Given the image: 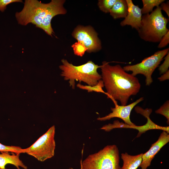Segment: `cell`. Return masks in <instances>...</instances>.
<instances>
[{
  "label": "cell",
  "mask_w": 169,
  "mask_h": 169,
  "mask_svg": "<svg viewBox=\"0 0 169 169\" xmlns=\"http://www.w3.org/2000/svg\"><path fill=\"white\" fill-rule=\"evenodd\" d=\"M117 0H99L98 5L100 9L103 12L109 13L110 10Z\"/></svg>",
  "instance_id": "cell-19"
},
{
  "label": "cell",
  "mask_w": 169,
  "mask_h": 169,
  "mask_svg": "<svg viewBox=\"0 0 169 169\" xmlns=\"http://www.w3.org/2000/svg\"><path fill=\"white\" fill-rule=\"evenodd\" d=\"M169 141L168 133L163 131L158 140L151 145L148 151L143 154L142 162L139 166L141 169H146L150 166L151 161L156 154Z\"/></svg>",
  "instance_id": "cell-11"
},
{
  "label": "cell",
  "mask_w": 169,
  "mask_h": 169,
  "mask_svg": "<svg viewBox=\"0 0 169 169\" xmlns=\"http://www.w3.org/2000/svg\"><path fill=\"white\" fill-rule=\"evenodd\" d=\"M158 45L159 48H162L166 47L169 43V31L164 35L160 40Z\"/></svg>",
  "instance_id": "cell-25"
},
{
  "label": "cell",
  "mask_w": 169,
  "mask_h": 169,
  "mask_svg": "<svg viewBox=\"0 0 169 169\" xmlns=\"http://www.w3.org/2000/svg\"><path fill=\"white\" fill-rule=\"evenodd\" d=\"M169 19L162 14L159 6L149 13L142 15L141 24L137 31L140 37L144 41L159 42L169 30L167 28Z\"/></svg>",
  "instance_id": "cell-3"
},
{
  "label": "cell",
  "mask_w": 169,
  "mask_h": 169,
  "mask_svg": "<svg viewBox=\"0 0 169 169\" xmlns=\"http://www.w3.org/2000/svg\"><path fill=\"white\" fill-rule=\"evenodd\" d=\"M135 110L137 113H139L145 117L147 119L146 123L142 126L129 125L120 122L119 120H116L114 121L113 124H109L102 127L101 129L106 131H109L115 128H131L136 129L138 131L136 138L140 137L142 134L145 133L149 130L158 129L163 130L169 132V126H159L153 122L150 119V115L152 112V110L150 109H144L141 107L137 106L135 108Z\"/></svg>",
  "instance_id": "cell-8"
},
{
  "label": "cell",
  "mask_w": 169,
  "mask_h": 169,
  "mask_svg": "<svg viewBox=\"0 0 169 169\" xmlns=\"http://www.w3.org/2000/svg\"><path fill=\"white\" fill-rule=\"evenodd\" d=\"M82 160V159L80 161V169H82V166L81 164V161ZM70 169H73L72 168H70Z\"/></svg>",
  "instance_id": "cell-28"
},
{
  "label": "cell",
  "mask_w": 169,
  "mask_h": 169,
  "mask_svg": "<svg viewBox=\"0 0 169 169\" xmlns=\"http://www.w3.org/2000/svg\"><path fill=\"white\" fill-rule=\"evenodd\" d=\"M64 0H52L43 30L48 35L52 36L54 33L51 25L52 19L55 16L64 14L67 11L63 6Z\"/></svg>",
  "instance_id": "cell-13"
},
{
  "label": "cell",
  "mask_w": 169,
  "mask_h": 169,
  "mask_svg": "<svg viewBox=\"0 0 169 169\" xmlns=\"http://www.w3.org/2000/svg\"><path fill=\"white\" fill-rule=\"evenodd\" d=\"M76 86L80 89L87 90L88 92H95L103 93L107 95L106 93L103 90L104 84L102 80L101 79L100 80L96 85L93 86L83 85L80 83H78Z\"/></svg>",
  "instance_id": "cell-18"
},
{
  "label": "cell",
  "mask_w": 169,
  "mask_h": 169,
  "mask_svg": "<svg viewBox=\"0 0 169 169\" xmlns=\"http://www.w3.org/2000/svg\"><path fill=\"white\" fill-rule=\"evenodd\" d=\"M160 7L161 10L164 11L169 17V2L167 1L166 3L163 2L160 5Z\"/></svg>",
  "instance_id": "cell-26"
},
{
  "label": "cell",
  "mask_w": 169,
  "mask_h": 169,
  "mask_svg": "<svg viewBox=\"0 0 169 169\" xmlns=\"http://www.w3.org/2000/svg\"><path fill=\"white\" fill-rule=\"evenodd\" d=\"M23 149L21 147L15 146H7L0 143V151H8L14 153L16 154L22 153Z\"/></svg>",
  "instance_id": "cell-22"
},
{
  "label": "cell",
  "mask_w": 169,
  "mask_h": 169,
  "mask_svg": "<svg viewBox=\"0 0 169 169\" xmlns=\"http://www.w3.org/2000/svg\"><path fill=\"white\" fill-rule=\"evenodd\" d=\"M126 1L128 7V13L120 24L122 27L130 26L137 31L141 24L142 16L141 9L138 5H135L131 0Z\"/></svg>",
  "instance_id": "cell-12"
},
{
  "label": "cell",
  "mask_w": 169,
  "mask_h": 169,
  "mask_svg": "<svg viewBox=\"0 0 169 169\" xmlns=\"http://www.w3.org/2000/svg\"><path fill=\"white\" fill-rule=\"evenodd\" d=\"M62 64L59 68L62 70L61 75L65 80H68L69 86L74 89L75 81L83 82L90 86L96 85L101 79V75L97 71L100 67L91 61L80 65L75 66L66 59L61 60Z\"/></svg>",
  "instance_id": "cell-2"
},
{
  "label": "cell",
  "mask_w": 169,
  "mask_h": 169,
  "mask_svg": "<svg viewBox=\"0 0 169 169\" xmlns=\"http://www.w3.org/2000/svg\"><path fill=\"white\" fill-rule=\"evenodd\" d=\"M143 153L136 155H131L127 152L121 154L123 165L121 169H137L141 165Z\"/></svg>",
  "instance_id": "cell-15"
},
{
  "label": "cell",
  "mask_w": 169,
  "mask_h": 169,
  "mask_svg": "<svg viewBox=\"0 0 169 169\" xmlns=\"http://www.w3.org/2000/svg\"><path fill=\"white\" fill-rule=\"evenodd\" d=\"M169 48L158 50L151 56L144 59L140 63L125 66L123 68L126 72L131 71V74L135 76L138 74L143 75L146 78V85H149L153 82L151 77L152 73L169 52Z\"/></svg>",
  "instance_id": "cell-7"
},
{
  "label": "cell",
  "mask_w": 169,
  "mask_h": 169,
  "mask_svg": "<svg viewBox=\"0 0 169 169\" xmlns=\"http://www.w3.org/2000/svg\"><path fill=\"white\" fill-rule=\"evenodd\" d=\"M169 78V70L163 74L160 77L158 78V79L161 81H164L168 79Z\"/></svg>",
  "instance_id": "cell-27"
},
{
  "label": "cell",
  "mask_w": 169,
  "mask_h": 169,
  "mask_svg": "<svg viewBox=\"0 0 169 169\" xmlns=\"http://www.w3.org/2000/svg\"><path fill=\"white\" fill-rule=\"evenodd\" d=\"M128 13L126 0H117L110 10V15L114 19L125 18Z\"/></svg>",
  "instance_id": "cell-16"
},
{
  "label": "cell",
  "mask_w": 169,
  "mask_h": 169,
  "mask_svg": "<svg viewBox=\"0 0 169 169\" xmlns=\"http://www.w3.org/2000/svg\"><path fill=\"white\" fill-rule=\"evenodd\" d=\"M163 63L159 66L158 69L160 74H164L168 70L169 67V52L166 55Z\"/></svg>",
  "instance_id": "cell-23"
},
{
  "label": "cell",
  "mask_w": 169,
  "mask_h": 169,
  "mask_svg": "<svg viewBox=\"0 0 169 169\" xmlns=\"http://www.w3.org/2000/svg\"><path fill=\"white\" fill-rule=\"evenodd\" d=\"M0 153V169H7L6 165L10 164L15 166L18 169L21 167L24 169H27L26 166L19 158L20 154L13 153L10 155L8 151H1Z\"/></svg>",
  "instance_id": "cell-14"
},
{
  "label": "cell",
  "mask_w": 169,
  "mask_h": 169,
  "mask_svg": "<svg viewBox=\"0 0 169 169\" xmlns=\"http://www.w3.org/2000/svg\"><path fill=\"white\" fill-rule=\"evenodd\" d=\"M155 113L163 115L167 119V123H169V102L167 100L161 107L155 111Z\"/></svg>",
  "instance_id": "cell-21"
},
{
  "label": "cell",
  "mask_w": 169,
  "mask_h": 169,
  "mask_svg": "<svg viewBox=\"0 0 169 169\" xmlns=\"http://www.w3.org/2000/svg\"><path fill=\"white\" fill-rule=\"evenodd\" d=\"M50 5V3H44L37 0H25L22 10L15 14L18 24L26 26L31 23L43 29Z\"/></svg>",
  "instance_id": "cell-4"
},
{
  "label": "cell",
  "mask_w": 169,
  "mask_h": 169,
  "mask_svg": "<svg viewBox=\"0 0 169 169\" xmlns=\"http://www.w3.org/2000/svg\"><path fill=\"white\" fill-rule=\"evenodd\" d=\"M143 100V97H141L129 105L124 106L118 105L116 102L114 103L115 107L111 109V112L105 116L99 117L97 120L100 121H105L116 117L123 120L125 124L134 125H135L131 121L130 119L131 112L135 105Z\"/></svg>",
  "instance_id": "cell-10"
},
{
  "label": "cell",
  "mask_w": 169,
  "mask_h": 169,
  "mask_svg": "<svg viewBox=\"0 0 169 169\" xmlns=\"http://www.w3.org/2000/svg\"><path fill=\"white\" fill-rule=\"evenodd\" d=\"M165 0H142L143 7L141 9L142 15L149 13L153 10L154 7L159 6Z\"/></svg>",
  "instance_id": "cell-17"
},
{
  "label": "cell",
  "mask_w": 169,
  "mask_h": 169,
  "mask_svg": "<svg viewBox=\"0 0 169 169\" xmlns=\"http://www.w3.org/2000/svg\"><path fill=\"white\" fill-rule=\"evenodd\" d=\"M55 127L51 126L30 147L23 149L22 153H26L44 161L52 157L54 155Z\"/></svg>",
  "instance_id": "cell-6"
},
{
  "label": "cell",
  "mask_w": 169,
  "mask_h": 169,
  "mask_svg": "<svg viewBox=\"0 0 169 169\" xmlns=\"http://www.w3.org/2000/svg\"><path fill=\"white\" fill-rule=\"evenodd\" d=\"M71 47L73 48L74 54L80 57L83 56L87 50L84 45L79 41L74 44Z\"/></svg>",
  "instance_id": "cell-20"
},
{
  "label": "cell",
  "mask_w": 169,
  "mask_h": 169,
  "mask_svg": "<svg viewBox=\"0 0 169 169\" xmlns=\"http://www.w3.org/2000/svg\"><path fill=\"white\" fill-rule=\"evenodd\" d=\"M119 151L115 145H109L81 161L82 169H121Z\"/></svg>",
  "instance_id": "cell-5"
},
{
  "label": "cell",
  "mask_w": 169,
  "mask_h": 169,
  "mask_svg": "<svg viewBox=\"0 0 169 169\" xmlns=\"http://www.w3.org/2000/svg\"><path fill=\"white\" fill-rule=\"evenodd\" d=\"M22 0H0V11L4 12L8 5L16 2H22Z\"/></svg>",
  "instance_id": "cell-24"
},
{
  "label": "cell",
  "mask_w": 169,
  "mask_h": 169,
  "mask_svg": "<svg viewBox=\"0 0 169 169\" xmlns=\"http://www.w3.org/2000/svg\"><path fill=\"white\" fill-rule=\"evenodd\" d=\"M72 36L84 44L88 53L97 52L102 48L101 42L98 34L90 26L79 25L75 28Z\"/></svg>",
  "instance_id": "cell-9"
},
{
  "label": "cell",
  "mask_w": 169,
  "mask_h": 169,
  "mask_svg": "<svg viewBox=\"0 0 169 169\" xmlns=\"http://www.w3.org/2000/svg\"><path fill=\"white\" fill-rule=\"evenodd\" d=\"M100 68L106 95L113 102L118 100L121 105H126L130 97L139 92L141 85L138 79L120 65H111L104 61Z\"/></svg>",
  "instance_id": "cell-1"
}]
</instances>
